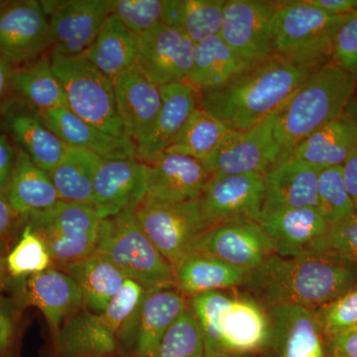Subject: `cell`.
I'll return each instance as SVG.
<instances>
[{
	"label": "cell",
	"instance_id": "6da1fadb",
	"mask_svg": "<svg viewBox=\"0 0 357 357\" xmlns=\"http://www.w3.org/2000/svg\"><path fill=\"white\" fill-rule=\"evenodd\" d=\"M357 285V265L330 249L297 256H268L249 270L237 293L265 309L295 306L316 310Z\"/></svg>",
	"mask_w": 357,
	"mask_h": 357
},
{
	"label": "cell",
	"instance_id": "7a4b0ae2",
	"mask_svg": "<svg viewBox=\"0 0 357 357\" xmlns=\"http://www.w3.org/2000/svg\"><path fill=\"white\" fill-rule=\"evenodd\" d=\"M318 69L293 64L273 54L220 89L199 93V107L229 130H246L280 109Z\"/></svg>",
	"mask_w": 357,
	"mask_h": 357
},
{
	"label": "cell",
	"instance_id": "3957f363",
	"mask_svg": "<svg viewBox=\"0 0 357 357\" xmlns=\"http://www.w3.org/2000/svg\"><path fill=\"white\" fill-rule=\"evenodd\" d=\"M356 91V77L331 61L312 73L275 114L280 161L314 131L342 116Z\"/></svg>",
	"mask_w": 357,
	"mask_h": 357
},
{
	"label": "cell",
	"instance_id": "277c9868",
	"mask_svg": "<svg viewBox=\"0 0 357 357\" xmlns=\"http://www.w3.org/2000/svg\"><path fill=\"white\" fill-rule=\"evenodd\" d=\"M342 17L324 13L307 0L280 1L272 20L274 54L295 65L321 68L331 61Z\"/></svg>",
	"mask_w": 357,
	"mask_h": 357
},
{
	"label": "cell",
	"instance_id": "5b68a950",
	"mask_svg": "<svg viewBox=\"0 0 357 357\" xmlns=\"http://www.w3.org/2000/svg\"><path fill=\"white\" fill-rule=\"evenodd\" d=\"M96 251L109 256L126 278L146 292L175 287L172 266L141 229L133 211L100 222Z\"/></svg>",
	"mask_w": 357,
	"mask_h": 357
},
{
	"label": "cell",
	"instance_id": "8992f818",
	"mask_svg": "<svg viewBox=\"0 0 357 357\" xmlns=\"http://www.w3.org/2000/svg\"><path fill=\"white\" fill-rule=\"evenodd\" d=\"M54 73L64 89L68 109L115 137H128L117 112L112 79L84 54L66 56L52 52Z\"/></svg>",
	"mask_w": 357,
	"mask_h": 357
},
{
	"label": "cell",
	"instance_id": "52a82bcc",
	"mask_svg": "<svg viewBox=\"0 0 357 357\" xmlns=\"http://www.w3.org/2000/svg\"><path fill=\"white\" fill-rule=\"evenodd\" d=\"M100 222L91 204L63 201L21 218L42 239L53 262L64 268L95 252Z\"/></svg>",
	"mask_w": 357,
	"mask_h": 357
},
{
	"label": "cell",
	"instance_id": "ba28073f",
	"mask_svg": "<svg viewBox=\"0 0 357 357\" xmlns=\"http://www.w3.org/2000/svg\"><path fill=\"white\" fill-rule=\"evenodd\" d=\"M148 238L174 266L188 255L195 239L208 229L199 199L167 203L145 199L133 211Z\"/></svg>",
	"mask_w": 357,
	"mask_h": 357
},
{
	"label": "cell",
	"instance_id": "9c48e42d",
	"mask_svg": "<svg viewBox=\"0 0 357 357\" xmlns=\"http://www.w3.org/2000/svg\"><path fill=\"white\" fill-rule=\"evenodd\" d=\"M280 1L225 0L220 38L251 65L273 55L272 20Z\"/></svg>",
	"mask_w": 357,
	"mask_h": 357
},
{
	"label": "cell",
	"instance_id": "30bf717a",
	"mask_svg": "<svg viewBox=\"0 0 357 357\" xmlns=\"http://www.w3.org/2000/svg\"><path fill=\"white\" fill-rule=\"evenodd\" d=\"M53 46L48 17L37 0L0 6V56L13 67L28 64Z\"/></svg>",
	"mask_w": 357,
	"mask_h": 357
},
{
	"label": "cell",
	"instance_id": "8fae6325",
	"mask_svg": "<svg viewBox=\"0 0 357 357\" xmlns=\"http://www.w3.org/2000/svg\"><path fill=\"white\" fill-rule=\"evenodd\" d=\"M47 17L53 51L66 56L84 54L112 13V0L40 1Z\"/></svg>",
	"mask_w": 357,
	"mask_h": 357
},
{
	"label": "cell",
	"instance_id": "7c38bea8",
	"mask_svg": "<svg viewBox=\"0 0 357 357\" xmlns=\"http://www.w3.org/2000/svg\"><path fill=\"white\" fill-rule=\"evenodd\" d=\"M275 114L246 130H230L206 165L211 175L265 174L280 161L281 147L274 134Z\"/></svg>",
	"mask_w": 357,
	"mask_h": 357
},
{
	"label": "cell",
	"instance_id": "4fadbf2b",
	"mask_svg": "<svg viewBox=\"0 0 357 357\" xmlns=\"http://www.w3.org/2000/svg\"><path fill=\"white\" fill-rule=\"evenodd\" d=\"M188 307L184 294L175 287L148 291L117 333V340L130 347L136 357H151Z\"/></svg>",
	"mask_w": 357,
	"mask_h": 357
},
{
	"label": "cell",
	"instance_id": "5bb4252c",
	"mask_svg": "<svg viewBox=\"0 0 357 357\" xmlns=\"http://www.w3.org/2000/svg\"><path fill=\"white\" fill-rule=\"evenodd\" d=\"M213 256L234 266L251 270L274 255L272 241L256 220H229L204 230L192 243L189 253Z\"/></svg>",
	"mask_w": 357,
	"mask_h": 357
},
{
	"label": "cell",
	"instance_id": "9a60e30c",
	"mask_svg": "<svg viewBox=\"0 0 357 357\" xmlns=\"http://www.w3.org/2000/svg\"><path fill=\"white\" fill-rule=\"evenodd\" d=\"M264 199V174L211 175L199 198L208 227L229 220L257 222Z\"/></svg>",
	"mask_w": 357,
	"mask_h": 357
},
{
	"label": "cell",
	"instance_id": "2e32d148",
	"mask_svg": "<svg viewBox=\"0 0 357 357\" xmlns=\"http://www.w3.org/2000/svg\"><path fill=\"white\" fill-rule=\"evenodd\" d=\"M196 44L177 29L159 24L140 36L137 65L158 86L187 82Z\"/></svg>",
	"mask_w": 357,
	"mask_h": 357
},
{
	"label": "cell",
	"instance_id": "e0dca14e",
	"mask_svg": "<svg viewBox=\"0 0 357 357\" xmlns=\"http://www.w3.org/2000/svg\"><path fill=\"white\" fill-rule=\"evenodd\" d=\"M144 166L146 197L167 203L199 199L211 174L202 162L185 155L164 153Z\"/></svg>",
	"mask_w": 357,
	"mask_h": 357
},
{
	"label": "cell",
	"instance_id": "ac0fdd59",
	"mask_svg": "<svg viewBox=\"0 0 357 357\" xmlns=\"http://www.w3.org/2000/svg\"><path fill=\"white\" fill-rule=\"evenodd\" d=\"M146 195L142 162L138 159H102L96 172L91 201L100 220L134 211Z\"/></svg>",
	"mask_w": 357,
	"mask_h": 357
},
{
	"label": "cell",
	"instance_id": "d6986e66",
	"mask_svg": "<svg viewBox=\"0 0 357 357\" xmlns=\"http://www.w3.org/2000/svg\"><path fill=\"white\" fill-rule=\"evenodd\" d=\"M257 222L282 256L321 250L331 229L317 208L261 211Z\"/></svg>",
	"mask_w": 357,
	"mask_h": 357
},
{
	"label": "cell",
	"instance_id": "ffe728a7",
	"mask_svg": "<svg viewBox=\"0 0 357 357\" xmlns=\"http://www.w3.org/2000/svg\"><path fill=\"white\" fill-rule=\"evenodd\" d=\"M270 332L263 357H324V337L312 310L268 307Z\"/></svg>",
	"mask_w": 357,
	"mask_h": 357
},
{
	"label": "cell",
	"instance_id": "44dd1931",
	"mask_svg": "<svg viewBox=\"0 0 357 357\" xmlns=\"http://www.w3.org/2000/svg\"><path fill=\"white\" fill-rule=\"evenodd\" d=\"M124 132L136 145L151 132L162 107L160 86L134 66L112 79Z\"/></svg>",
	"mask_w": 357,
	"mask_h": 357
},
{
	"label": "cell",
	"instance_id": "7402d4cb",
	"mask_svg": "<svg viewBox=\"0 0 357 357\" xmlns=\"http://www.w3.org/2000/svg\"><path fill=\"white\" fill-rule=\"evenodd\" d=\"M321 170L294 157L277 162L264 174L261 211L317 208Z\"/></svg>",
	"mask_w": 357,
	"mask_h": 357
},
{
	"label": "cell",
	"instance_id": "603a6c76",
	"mask_svg": "<svg viewBox=\"0 0 357 357\" xmlns=\"http://www.w3.org/2000/svg\"><path fill=\"white\" fill-rule=\"evenodd\" d=\"M269 332L267 310L248 296L236 291L232 294L220 319L222 351L236 357L261 352Z\"/></svg>",
	"mask_w": 357,
	"mask_h": 357
},
{
	"label": "cell",
	"instance_id": "cb8c5ba5",
	"mask_svg": "<svg viewBox=\"0 0 357 357\" xmlns=\"http://www.w3.org/2000/svg\"><path fill=\"white\" fill-rule=\"evenodd\" d=\"M35 112L69 146L89 150L105 160L138 159L137 145L130 138L115 137L68 109Z\"/></svg>",
	"mask_w": 357,
	"mask_h": 357
},
{
	"label": "cell",
	"instance_id": "d4e9b609",
	"mask_svg": "<svg viewBox=\"0 0 357 357\" xmlns=\"http://www.w3.org/2000/svg\"><path fill=\"white\" fill-rule=\"evenodd\" d=\"M162 107L149 135L137 145L138 160L149 161L172 145L189 119L199 107V93L188 82L160 86Z\"/></svg>",
	"mask_w": 357,
	"mask_h": 357
},
{
	"label": "cell",
	"instance_id": "484cf974",
	"mask_svg": "<svg viewBox=\"0 0 357 357\" xmlns=\"http://www.w3.org/2000/svg\"><path fill=\"white\" fill-rule=\"evenodd\" d=\"M24 294L28 304L38 307L54 330L84 306L83 295L74 279L52 268L30 276Z\"/></svg>",
	"mask_w": 357,
	"mask_h": 357
},
{
	"label": "cell",
	"instance_id": "4316f807",
	"mask_svg": "<svg viewBox=\"0 0 357 357\" xmlns=\"http://www.w3.org/2000/svg\"><path fill=\"white\" fill-rule=\"evenodd\" d=\"M175 288L192 297L211 291L236 290L249 270L222 261L213 256L191 252L173 266Z\"/></svg>",
	"mask_w": 357,
	"mask_h": 357
},
{
	"label": "cell",
	"instance_id": "83f0119b",
	"mask_svg": "<svg viewBox=\"0 0 357 357\" xmlns=\"http://www.w3.org/2000/svg\"><path fill=\"white\" fill-rule=\"evenodd\" d=\"M3 191L21 218L48 210L60 202L49 174L35 165L20 147H16L15 166Z\"/></svg>",
	"mask_w": 357,
	"mask_h": 357
},
{
	"label": "cell",
	"instance_id": "f1b7e54d",
	"mask_svg": "<svg viewBox=\"0 0 357 357\" xmlns=\"http://www.w3.org/2000/svg\"><path fill=\"white\" fill-rule=\"evenodd\" d=\"M4 128L17 147L47 173L62 161L69 148L35 112H10L4 119Z\"/></svg>",
	"mask_w": 357,
	"mask_h": 357
},
{
	"label": "cell",
	"instance_id": "f546056e",
	"mask_svg": "<svg viewBox=\"0 0 357 357\" xmlns=\"http://www.w3.org/2000/svg\"><path fill=\"white\" fill-rule=\"evenodd\" d=\"M357 149V123L347 114L314 131L290 157L319 168L342 166Z\"/></svg>",
	"mask_w": 357,
	"mask_h": 357
},
{
	"label": "cell",
	"instance_id": "4dcf8cb0",
	"mask_svg": "<svg viewBox=\"0 0 357 357\" xmlns=\"http://www.w3.org/2000/svg\"><path fill=\"white\" fill-rule=\"evenodd\" d=\"M140 36L110 14L84 55L110 79L137 64Z\"/></svg>",
	"mask_w": 357,
	"mask_h": 357
},
{
	"label": "cell",
	"instance_id": "1f68e13d",
	"mask_svg": "<svg viewBox=\"0 0 357 357\" xmlns=\"http://www.w3.org/2000/svg\"><path fill=\"white\" fill-rule=\"evenodd\" d=\"M57 345L62 357H105L116 349L117 337L100 314L79 310L66 319Z\"/></svg>",
	"mask_w": 357,
	"mask_h": 357
},
{
	"label": "cell",
	"instance_id": "d6a6232c",
	"mask_svg": "<svg viewBox=\"0 0 357 357\" xmlns=\"http://www.w3.org/2000/svg\"><path fill=\"white\" fill-rule=\"evenodd\" d=\"M83 295L84 306L95 314H102L126 281V275L109 256L95 251L66 267Z\"/></svg>",
	"mask_w": 357,
	"mask_h": 357
},
{
	"label": "cell",
	"instance_id": "836d02e7",
	"mask_svg": "<svg viewBox=\"0 0 357 357\" xmlns=\"http://www.w3.org/2000/svg\"><path fill=\"white\" fill-rule=\"evenodd\" d=\"M252 66L238 57L217 35L195 46L192 70L187 82L199 93H208L220 89Z\"/></svg>",
	"mask_w": 357,
	"mask_h": 357
},
{
	"label": "cell",
	"instance_id": "e575fe53",
	"mask_svg": "<svg viewBox=\"0 0 357 357\" xmlns=\"http://www.w3.org/2000/svg\"><path fill=\"white\" fill-rule=\"evenodd\" d=\"M11 89L35 112L68 109L64 89L54 73L48 56L13 68Z\"/></svg>",
	"mask_w": 357,
	"mask_h": 357
},
{
	"label": "cell",
	"instance_id": "d590c367",
	"mask_svg": "<svg viewBox=\"0 0 357 357\" xmlns=\"http://www.w3.org/2000/svg\"><path fill=\"white\" fill-rule=\"evenodd\" d=\"M225 0H163L161 23L195 44L220 35Z\"/></svg>",
	"mask_w": 357,
	"mask_h": 357
},
{
	"label": "cell",
	"instance_id": "8d00e7d4",
	"mask_svg": "<svg viewBox=\"0 0 357 357\" xmlns=\"http://www.w3.org/2000/svg\"><path fill=\"white\" fill-rule=\"evenodd\" d=\"M102 161L89 150L69 146L62 161L48 173L60 201L91 206L93 183Z\"/></svg>",
	"mask_w": 357,
	"mask_h": 357
},
{
	"label": "cell",
	"instance_id": "74e56055",
	"mask_svg": "<svg viewBox=\"0 0 357 357\" xmlns=\"http://www.w3.org/2000/svg\"><path fill=\"white\" fill-rule=\"evenodd\" d=\"M229 132L222 122L199 107L165 152L192 157L206 166Z\"/></svg>",
	"mask_w": 357,
	"mask_h": 357
},
{
	"label": "cell",
	"instance_id": "f35d334b",
	"mask_svg": "<svg viewBox=\"0 0 357 357\" xmlns=\"http://www.w3.org/2000/svg\"><path fill=\"white\" fill-rule=\"evenodd\" d=\"M317 208L330 227L356 213L345 187L342 166L328 167L319 172Z\"/></svg>",
	"mask_w": 357,
	"mask_h": 357
},
{
	"label": "cell",
	"instance_id": "ab89813d",
	"mask_svg": "<svg viewBox=\"0 0 357 357\" xmlns=\"http://www.w3.org/2000/svg\"><path fill=\"white\" fill-rule=\"evenodd\" d=\"M231 298L232 295L223 291H211L192 296L190 300V309L203 335L204 356L225 354L220 344V325L223 310Z\"/></svg>",
	"mask_w": 357,
	"mask_h": 357
},
{
	"label": "cell",
	"instance_id": "60d3db41",
	"mask_svg": "<svg viewBox=\"0 0 357 357\" xmlns=\"http://www.w3.org/2000/svg\"><path fill=\"white\" fill-rule=\"evenodd\" d=\"M6 261L7 272L15 278L41 273L53 264L46 245L28 225H24L20 241L6 255Z\"/></svg>",
	"mask_w": 357,
	"mask_h": 357
},
{
	"label": "cell",
	"instance_id": "b9f144b4",
	"mask_svg": "<svg viewBox=\"0 0 357 357\" xmlns=\"http://www.w3.org/2000/svg\"><path fill=\"white\" fill-rule=\"evenodd\" d=\"M201 328L190 309L174 324L151 357H204Z\"/></svg>",
	"mask_w": 357,
	"mask_h": 357
},
{
	"label": "cell",
	"instance_id": "7bdbcfd3",
	"mask_svg": "<svg viewBox=\"0 0 357 357\" xmlns=\"http://www.w3.org/2000/svg\"><path fill=\"white\" fill-rule=\"evenodd\" d=\"M324 340L357 326V285L333 302L312 310Z\"/></svg>",
	"mask_w": 357,
	"mask_h": 357
},
{
	"label": "cell",
	"instance_id": "ee69618b",
	"mask_svg": "<svg viewBox=\"0 0 357 357\" xmlns=\"http://www.w3.org/2000/svg\"><path fill=\"white\" fill-rule=\"evenodd\" d=\"M112 13L138 36L161 24L163 0H112Z\"/></svg>",
	"mask_w": 357,
	"mask_h": 357
},
{
	"label": "cell",
	"instance_id": "f6af8a7d",
	"mask_svg": "<svg viewBox=\"0 0 357 357\" xmlns=\"http://www.w3.org/2000/svg\"><path fill=\"white\" fill-rule=\"evenodd\" d=\"M146 290L137 282L126 278L119 292L109 301L102 317L105 325L117 337V333L139 306Z\"/></svg>",
	"mask_w": 357,
	"mask_h": 357
},
{
	"label": "cell",
	"instance_id": "bcb514c9",
	"mask_svg": "<svg viewBox=\"0 0 357 357\" xmlns=\"http://www.w3.org/2000/svg\"><path fill=\"white\" fill-rule=\"evenodd\" d=\"M331 62L357 81V13L342 16L333 36Z\"/></svg>",
	"mask_w": 357,
	"mask_h": 357
},
{
	"label": "cell",
	"instance_id": "7dc6e473",
	"mask_svg": "<svg viewBox=\"0 0 357 357\" xmlns=\"http://www.w3.org/2000/svg\"><path fill=\"white\" fill-rule=\"evenodd\" d=\"M324 249L335 251L357 265V213L331 227Z\"/></svg>",
	"mask_w": 357,
	"mask_h": 357
},
{
	"label": "cell",
	"instance_id": "c3c4849f",
	"mask_svg": "<svg viewBox=\"0 0 357 357\" xmlns=\"http://www.w3.org/2000/svg\"><path fill=\"white\" fill-rule=\"evenodd\" d=\"M324 357H357V326L324 340Z\"/></svg>",
	"mask_w": 357,
	"mask_h": 357
},
{
	"label": "cell",
	"instance_id": "681fc988",
	"mask_svg": "<svg viewBox=\"0 0 357 357\" xmlns=\"http://www.w3.org/2000/svg\"><path fill=\"white\" fill-rule=\"evenodd\" d=\"M21 225V217L9 203L3 190L0 191V249H6L16 229Z\"/></svg>",
	"mask_w": 357,
	"mask_h": 357
},
{
	"label": "cell",
	"instance_id": "f907efd6",
	"mask_svg": "<svg viewBox=\"0 0 357 357\" xmlns=\"http://www.w3.org/2000/svg\"><path fill=\"white\" fill-rule=\"evenodd\" d=\"M16 162V148L7 134L0 131V191L6 189Z\"/></svg>",
	"mask_w": 357,
	"mask_h": 357
},
{
	"label": "cell",
	"instance_id": "816d5d0a",
	"mask_svg": "<svg viewBox=\"0 0 357 357\" xmlns=\"http://www.w3.org/2000/svg\"><path fill=\"white\" fill-rule=\"evenodd\" d=\"M310 4L324 13L335 16H344L357 13V0H307Z\"/></svg>",
	"mask_w": 357,
	"mask_h": 357
},
{
	"label": "cell",
	"instance_id": "f5cc1de1",
	"mask_svg": "<svg viewBox=\"0 0 357 357\" xmlns=\"http://www.w3.org/2000/svg\"><path fill=\"white\" fill-rule=\"evenodd\" d=\"M342 168L345 187L357 213V149L345 161Z\"/></svg>",
	"mask_w": 357,
	"mask_h": 357
},
{
	"label": "cell",
	"instance_id": "db71d44e",
	"mask_svg": "<svg viewBox=\"0 0 357 357\" xmlns=\"http://www.w3.org/2000/svg\"><path fill=\"white\" fill-rule=\"evenodd\" d=\"M13 68L0 56V114L6 110L9 93L13 91L11 75Z\"/></svg>",
	"mask_w": 357,
	"mask_h": 357
},
{
	"label": "cell",
	"instance_id": "11a10c76",
	"mask_svg": "<svg viewBox=\"0 0 357 357\" xmlns=\"http://www.w3.org/2000/svg\"><path fill=\"white\" fill-rule=\"evenodd\" d=\"M13 333V321L6 307L0 305V352L4 351L10 342Z\"/></svg>",
	"mask_w": 357,
	"mask_h": 357
},
{
	"label": "cell",
	"instance_id": "9f6ffc18",
	"mask_svg": "<svg viewBox=\"0 0 357 357\" xmlns=\"http://www.w3.org/2000/svg\"><path fill=\"white\" fill-rule=\"evenodd\" d=\"M344 114L351 117L357 123V91L356 95L352 98L351 102H349V107L345 109Z\"/></svg>",
	"mask_w": 357,
	"mask_h": 357
},
{
	"label": "cell",
	"instance_id": "6f0895ef",
	"mask_svg": "<svg viewBox=\"0 0 357 357\" xmlns=\"http://www.w3.org/2000/svg\"><path fill=\"white\" fill-rule=\"evenodd\" d=\"M6 258L3 249H0V289L3 285L4 277L7 271Z\"/></svg>",
	"mask_w": 357,
	"mask_h": 357
},
{
	"label": "cell",
	"instance_id": "680465c9",
	"mask_svg": "<svg viewBox=\"0 0 357 357\" xmlns=\"http://www.w3.org/2000/svg\"><path fill=\"white\" fill-rule=\"evenodd\" d=\"M204 357H236V356H231V354H215V356H206Z\"/></svg>",
	"mask_w": 357,
	"mask_h": 357
},
{
	"label": "cell",
	"instance_id": "91938a15",
	"mask_svg": "<svg viewBox=\"0 0 357 357\" xmlns=\"http://www.w3.org/2000/svg\"><path fill=\"white\" fill-rule=\"evenodd\" d=\"M4 2H6V0H0V6H1L2 4L4 3Z\"/></svg>",
	"mask_w": 357,
	"mask_h": 357
}]
</instances>
